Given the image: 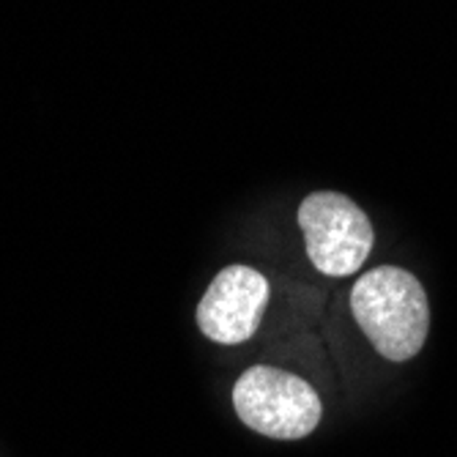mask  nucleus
I'll return each instance as SVG.
<instances>
[{"mask_svg":"<svg viewBox=\"0 0 457 457\" xmlns=\"http://www.w3.org/2000/svg\"><path fill=\"white\" fill-rule=\"evenodd\" d=\"M351 310L364 337L384 359H413L430 331V304L422 282L395 266L361 274L351 290Z\"/></svg>","mask_w":457,"mask_h":457,"instance_id":"obj_1","label":"nucleus"},{"mask_svg":"<svg viewBox=\"0 0 457 457\" xmlns=\"http://www.w3.org/2000/svg\"><path fill=\"white\" fill-rule=\"evenodd\" d=\"M233 408L249 430L277 441L310 436L323 413L318 392L304 378L269 364L249 367L236 381Z\"/></svg>","mask_w":457,"mask_h":457,"instance_id":"obj_2","label":"nucleus"},{"mask_svg":"<svg viewBox=\"0 0 457 457\" xmlns=\"http://www.w3.org/2000/svg\"><path fill=\"white\" fill-rule=\"evenodd\" d=\"M299 225L312 266L326 277L359 271L376 241L370 217L343 192H312L304 197Z\"/></svg>","mask_w":457,"mask_h":457,"instance_id":"obj_3","label":"nucleus"},{"mask_svg":"<svg viewBox=\"0 0 457 457\" xmlns=\"http://www.w3.org/2000/svg\"><path fill=\"white\" fill-rule=\"evenodd\" d=\"M269 304V282L249 266L222 269L197 304V326L220 345H238L255 335Z\"/></svg>","mask_w":457,"mask_h":457,"instance_id":"obj_4","label":"nucleus"}]
</instances>
